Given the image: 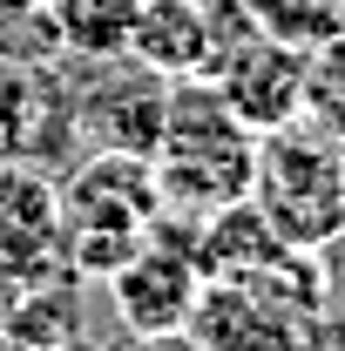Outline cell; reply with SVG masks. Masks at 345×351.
<instances>
[{
	"instance_id": "obj_1",
	"label": "cell",
	"mask_w": 345,
	"mask_h": 351,
	"mask_svg": "<svg viewBox=\"0 0 345 351\" xmlns=\"http://www.w3.org/2000/svg\"><path fill=\"white\" fill-rule=\"evenodd\" d=\"M149 162H156L163 210L203 217L230 196H251L258 129H244L203 75H183V82H170V115H163V142Z\"/></svg>"
},
{
	"instance_id": "obj_2",
	"label": "cell",
	"mask_w": 345,
	"mask_h": 351,
	"mask_svg": "<svg viewBox=\"0 0 345 351\" xmlns=\"http://www.w3.org/2000/svg\"><path fill=\"white\" fill-rule=\"evenodd\" d=\"M54 189H61V263L75 277H109L163 217L156 162L122 149H95Z\"/></svg>"
},
{
	"instance_id": "obj_3",
	"label": "cell",
	"mask_w": 345,
	"mask_h": 351,
	"mask_svg": "<svg viewBox=\"0 0 345 351\" xmlns=\"http://www.w3.org/2000/svg\"><path fill=\"white\" fill-rule=\"evenodd\" d=\"M251 196L291 250H318L332 230H345V142L311 129L304 115L264 129Z\"/></svg>"
},
{
	"instance_id": "obj_4",
	"label": "cell",
	"mask_w": 345,
	"mask_h": 351,
	"mask_svg": "<svg viewBox=\"0 0 345 351\" xmlns=\"http://www.w3.org/2000/svg\"><path fill=\"white\" fill-rule=\"evenodd\" d=\"M102 284H109V304H115L129 338H183V324L197 311V291H203V270L190 257V237L170 243V230L156 223Z\"/></svg>"
},
{
	"instance_id": "obj_5",
	"label": "cell",
	"mask_w": 345,
	"mask_h": 351,
	"mask_svg": "<svg viewBox=\"0 0 345 351\" xmlns=\"http://www.w3.org/2000/svg\"><path fill=\"white\" fill-rule=\"evenodd\" d=\"M95 82L75 95V129L95 149H122V156H156L163 142V115H170V82L156 68H142L129 54L88 61Z\"/></svg>"
},
{
	"instance_id": "obj_6",
	"label": "cell",
	"mask_w": 345,
	"mask_h": 351,
	"mask_svg": "<svg viewBox=\"0 0 345 351\" xmlns=\"http://www.w3.org/2000/svg\"><path fill=\"white\" fill-rule=\"evenodd\" d=\"M304 68H311V47L298 41H278L271 27H258L251 41H237L223 61H216L203 82L223 95V108L244 122V129H278V122H291L304 101Z\"/></svg>"
},
{
	"instance_id": "obj_7",
	"label": "cell",
	"mask_w": 345,
	"mask_h": 351,
	"mask_svg": "<svg viewBox=\"0 0 345 351\" xmlns=\"http://www.w3.org/2000/svg\"><path fill=\"white\" fill-rule=\"evenodd\" d=\"M61 270V189L41 162L7 156L0 162V277H41Z\"/></svg>"
},
{
	"instance_id": "obj_8",
	"label": "cell",
	"mask_w": 345,
	"mask_h": 351,
	"mask_svg": "<svg viewBox=\"0 0 345 351\" xmlns=\"http://www.w3.org/2000/svg\"><path fill=\"white\" fill-rule=\"evenodd\" d=\"M291 243L271 230V217L258 210V196H230V203H216L197 217L190 230V257L203 277H258L271 263L285 257Z\"/></svg>"
},
{
	"instance_id": "obj_9",
	"label": "cell",
	"mask_w": 345,
	"mask_h": 351,
	"mask_svg": "<svg viewBox=\"0 0 345 351\" xmlns=\"http://www.w3.org/2000/svg\"><path fill=\"white\" fill-rule=\"evenodd\" d=\"M203 47H210V14L203 0H135L129 14V61L156 68L163 82L203 75Z\"/></svg>"
},
{
	"instance_id": "obj_10",
	"label": "cell",
	"mask_w": 345,
	"mask_h": 351,
	"mask_svg": "<svg viewBox=\"0 0 345 351\" xmlns=\"http://www.w3.org/2000/svg\"><path fill=\"white\" fill-rule=\"evenodd\" d=\"M47 14H54V47H68L75 61H109L129 47L135 0H47Z\"/></svg>"
},
{
	"instance_id": "obj_11",
	"label": "cell",
	"mask_w": 345,
	"mask_h": 351,
	"mask_svg": "<svg viewBox=\"0 0 345 351\" xmlns=\"http://www.w3.org/2000/svg\"><path fill=\"white\" fill-rule=\"evenodd\" d=\"M298 115L311 129H325L332 142H345V41L311 47V68H304V101Z\"/></svg>"
},
{
	"instance_id": "obj_12",
	"label": "cell",
	"mask_w": 345,
	"mask_h": 351,
	"mask_svg": "<svg viewBox=\"0 0 345 351\" xmlns=\"http://www.w3.org/2000/svg\"><path fill=\"white\" fill-rule=\"evenodd\" d=\"M278 41H298V47H325L339 41V0H244Z\"/></svg>"
},
{
	"instance_id": "obj_13",
	"label": "cell",
	"mask_w": 345,
	"mask_h": 351,
	"mask_svg": "<svg viewBox=\"0 0 345 351\" xmlns=\"http://www.w3.org/2000/svg\"><path fill=\"white\" fill-rule=\"evenodd\" d=\"M311 263H318V284H325V317H332V331H345V230H332L311 250Z\"/></svg>"
},
{
	"instance_id": "obj_14",
	"label": "cell",
	"mask_w": 345,
	"mask_h": 351,
	"mask_svg": "<svg viewBox=\"0 0 345 351\" xmlns=\"http://www.w3.org/2000/svg\"><path fill=\"white\" fill-rule=\"evenodd\" d=\"M339 34H345V0H339Z\"/></svg>"
},
{
	"instance_id": "obj_15",
	"label": "cell",
	"mask_w": 345,
	"mask_h": 351,
	"mask_svg": "<svg viewBox=\"0 0 345 351\" xmlns=\"http://www.w3.org/2000/svg\"><path fill=\"white\" fill-rule=\"evenodd\" d=\"M339 41H345V34H339Z\"/></svg>"
}]
</instances>
